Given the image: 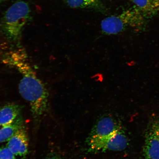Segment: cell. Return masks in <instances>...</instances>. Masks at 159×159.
Returning <instances> with one entry per match:
<instances>
[{
  "label": "cell",
  "instance_id": "6da1fadb",
  "mask_svg": "<svg viewBox=\"0 0 159 159\" xmlns=\"http://www.w3.org/2000/svg\"><path fill=\"white\" fill-rule=\"evenodd\" d=\"M31 12L29 3L19 0L4 14L0 21V34L10 44L21 46L23 30L29 20Z\"/></svg>",
  "mask_w": 159,
  "mask_h": 159
},
{
  "label": "cell",
  "instance_id": "7a4b0ae2",
  "mask_svg": "<svg viewBox=\"0 0 159 159\" xmlns=\"http://www.w3.org/2000/svg\"><path fill=\"white\" fill-rule=\"evenodd\" d=\"M128 144V139L122 130L108 136H89L87 141L88 150L91 152L125 150Z\"/></svg>",
  "mask_w": 159,
  "mask_h": 159
},
{
  "label": "cell",
  "instance_id": "3957f363",
  "mask_svg": "<svg viewBox=\"0 0 159 159\" xmlns=\"http://www.w3.org/2000/svg\"><path fill=\"white\" fill-rule=\"evenodd\" d=\"M143 154L145 159H159V119L151 121L147 127Z\"/></svg>",
  "mask_w": 159,
  "mask_h": 159
},
{
  "label": "cell",
  "instance_id": "277c9868",
  "mask_svg": "<svg viewBox=\"0 0 159 159\" xmlns=\"http://www.w3.org/2000/svg\"><path fill=\"white\" fill-rule=\"evenodd\" d=\"M131 16L127 11L118 16L106 18L101 23L102 33L107 35H115L122 32L128 25H130Z\"/></svg>",
  "mask_w": 159,
  "mask_h": 159
},
{
  "label": "cell",
  "instance_id": "5b68a950",
  "mask_svg": "<svg viewBox=\"0 0 159 159\" xmlns=\"http://www.w3.org/2000/svg\"><path fill=\"white\" fill-rule=\"evenodd\" d=\"M29 144L28 137L23 126L7 141V146L16 156L24 157L28 153Z\"/></svg>",
  "mask_w": 159,
  "mask_h": 159
},
{
  "label": "cell",
  "instance_id": "8992f818",
  "mask_svg": "<svg viewBox=\"0 0 159 159\" xmlns=\"http://www.w3.org/2000/svg\"><path fill=\"white\" fill-rule=\"evenodd\" d=\"M121 129L116 121L111 117L101 119L95 124L89 136L102 137L114 134Z\"/></svg>",
  "mask_w": 159,
  "mask_h": 159
},
{
  "label": "cell",
  "instance_id": "52a82bcc",
  "mask_svg": "<svg viewBox=\"0 0 159 159\" xmlns=\"http://www.w3.org/2000/svg\"><path fill=\"white\" fill-rule=\"evenodd\" d=\"M21 107L15 103H9L0 107V126L11 124L20 115Z\"/></svg>",
  "mask_w": 159,
  "mask_h": 159
},
{
  "label": "cell",
  "instance_id": "ba28073f",
  "mask_svg": "<svg viewBox=\"0 0 159 159\" xmlns=\"http://www.w3.org/2000/svg\"><path fill=\"white\" fill-rule=\"evenodd\" d=\"M21 115L11 124L0 126V143L7 142L15 133L24 126Z\"/></svg>",
  "mask_w": 159,
  "mask_h": 159
},
{
  "label": "cell",
  "instance_id": "9c48e42d",
  "mask_svg": "<svg viewBox=\"0 0 159 159\" xmlns=\"http://www.w3.org/2000/svg\"><path fill=\"white\" fill-rule=\"evenodd\" d=\"M69 7L73 9L91 8L104 11L100 0H65Z\"/></svg>",
  "mask_w": 159,
  "mask_h": 159
},
{
  "label": "cell",
  "instance_id": "30bf717a",
  "mask_svg": "<svg viewBox=\"0 0 159 159\" xmlns=\"http://www.w3.org/2000/svg\"><path fill=\"white\" fill-rule=\"evenodd\" d=\"M132 1L136 6V9L144 18H150L157 13L150 0H132Z\"/></svg>",
  "mask_w": 159,
  "mask_h": 159
},
{
  "label": "cell",
  "instance_id": "8fae6325",
  "mask_svg": "<svg viewBox=\"0 0 159 159\" xmlns=\"http://www.w3.org/2000/svg\"><path fill=\"white\" fill-rule=\"evenodd\" d=\"M0 159H16L15 155L7 146L0 148Z\"/></svg>",
  "mask_w": 159,
  "mask_h": 159
},
{
  "label": "cell",
  "instance_id": "7c38bea8",
  "mask_svg": "<svg viewBox=\"0 0 159 159\" xmlns=\"http://www.w3.org/2000/svg\"><path fill=\"white\" fill-rule=\"evenodd\" d=\"M151 2L157 12L159 11V0H150Z\"/></svg>",
  "mask_w": 159,
  "mask_h": 159
},
{
  "label": "cell",
  "instance_id": "4fadbf2b",
  "mask_svg": "<svg viewBox=\"0 0 159 159\" xmlns=\"http://www.w3.org/2000/svg\"><path fill=\"white\" fill-rule=\"evenodd\" d=\"M47 159H63L58 156H51L48 158Z\"/></svg>",
  "mask_w": 159,
  "mask_h": 159
},
{
  "label": "cell",
  "instance_id": "5bb4252c",
  "mask_svg": "<svg viewBox=\"0 0 159 159\" xmlns=\"http://www.w3.org/2000/svg\"><path fill=\"white\" fill-rule=\"evenodd\" d=\"M6 0H0V3L6 1Z\"/></svg>",
  "mask_w": 159,
  "mask_h": 159
}]
</instances>
